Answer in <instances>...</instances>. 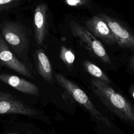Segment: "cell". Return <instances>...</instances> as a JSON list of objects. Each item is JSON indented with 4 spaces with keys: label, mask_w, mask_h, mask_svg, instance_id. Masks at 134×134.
Wrapping results in <instances>:
<instances>
[{
    "label": "cell",
    "mask_w": 134,
    "mask_h": 134,
    "mask_svg": "<svg viewBox=\"0 0 134 134\" xmlns=\"http://www.w3.org/2000/svg\"><path fill=\"white\" fill-rule=\"evenodd\" d=\"M110 28L118 45L121 48L133 49L134 37L132 34L119 22L105 14H99Z\"/></svg>",
    "instance_id": "7"
},
{
    "label": "cell",
    "mask_w": 134,
    "mask_h": 134,
    "mask_svg": "<svg viewBox=\"0 0 134 134\" xmlns=\"http://www.w3.org/2000/svg\"><path fill=\"white\" fill-rule=\"evenodd\" d=\"M0 83L8 85L23 93L35 96L39 95V89L34 83L8 72H0Z\"/></svg>",
    "instance_id": "9"
},
{
    "label": "cell",
    "mask_w": 134,
    "mask_h": 134,
    "mask_svg": "<svg viewBox=\"0 0 134 134\" xmlns=\"http://www.w3.org/2000/svg\"><path fill=\"white\" fill-rule=\"evenodd\" d=\"M92 88L99 100L122 121L134 123V109L131 104L109 84L96 78L91 80Z\"/></svg>",
    "instance_id": "1"
},
{
    "label": "cell",
    "mask_w": 134,
    "mask_h": 134,
    "mask_svg": "<svg viewBox=\"0 0 134 134\" xmlns=\"http://www.w3.org/2000/svg\"><path fill=\"white\" fill-rule=\"evenodd\" d=\"M63 1L67 5L73 7L81 6L88 3V0H63Z\"/></svg>",
    "instance_id": "14"
},
{
    "label": "cell",
    "mask_w": 134,
    "mask_h": 134,
    "mask_svg": "<svg viewBox=\"0 0 134 134\" xmlns=\"http://www.w3.org/2000/svg\"><path fill=\"white\" fill-rule=\"evenodd\" d=\"M0 34L15 55L30 67L28 58L30 34L27 27L18 21L2 19Z\"/></svg>",
    "instance_id": "2"
},
{
    "label": "cell",
    "mask_w": 134,
    "mask_h": 134,
    "mask_svg": "<svg viewBox=\"0 0 134 134\" xmlns=\"http://www.w3.org/2000/svg\"><path fill=\"white\" fill-rule=\"evenodd\" d=\"M70 27L73 36L92 56L105 64H111L110 58L101 42L85 27L73 20L70 22Z\"/></svg>",
    "instance_id": "4"
},
{
    "label": "cell",
    "mask_w": 134,
    "mask_h": 134,
    "mask_svg": "<svg viewBox=\"0 0 134 134\" xmlns=\"http://www.w3.org/2000/svg\"><path fill=\"white\" fill-rule=\"evenodd\" d=\"M35 55L38 73L47 82L53 84L52 69L47 54L43 50L39 49L36 51Z\"/></svg>",
    "instance_id": "11"
},
{
    "label": "cell",
    "mask_w": 134,
    "mask_h": 134,
    "mask_svg": "<svg viewBox=\"0 0 134 134\" xmlns=\"http://www.w3.org/2000/svg\"><path fill=\"white\" fill-rule=\"evenodd\" d=\"M60 58L62 62L69 68L73 66L75 60V56L73 51L64 46L60 47Z\"/></svg>",
    "instance_id": "13"
},
{
    "label": "cell",
    "mask_w": 134,
    "mask_h": 134,
    "mask_svg": "<svg viewBox=\"0 0 134 134\" xmlns=\"http://www.w3.org/2000/svg\"><path fill=\"white\" fill-rule=\"evenodd\" d=\"M82 64L84 69L95 78L102 81L110 84V81L107 75L97 65L88 60H85Z\"/></svg>",
    "instance_id": "12"
},
{
    "label": "cell",
    "mask_w": 134,
    "mask_h": 134,
    "mask_svg": "<svg viewBox=\"0 0 134 134\" xmlns=\"http://www.w3.org/2000/svg\"><path fill=\"white\" fill-rule=\"evenodd\" d=\"M85 28L96 38L107 44L116 43V40L106 22L98 15H95L84 22Z\"/></svg>",
    "instance_id": "8"
},
{
    "label": "cell",
    "mask_w": 134,
    "mask_h": 134,
    "mask_svg": "<svg viewBox=\"0 0 134 134\" xmlns=\"http://www.w3.org/2000/svg\"><path fill=\"white\" fill-rule=\"evenodd\" d=\"M8 114L35 116L37 112L0 85V115Z\"/></svg>",
    "instance_id": "6"
},
{
    "label": "cell",
    "mask_w": 134,
    "mask_h": 134,
    "mask_svg": "<svg viewBox=\"0 0 134 134\" xmlns=\"http://www.w3.org/2000/svg\"><path fill=\"white\" fill-rule=\"evenodd\" d=\"M17 0H0V11H3L6 9L10 4Z\"/></svg>",
    "instance_id": "15"
},
{
    "label": "cell",
    "mask_w": 134,
    "mask_h": 134,
    "mask_svg": "<svg viewBox=\"0 0 134 134\" xmlns=\"http://www.w3.org/2000/svg\"><path fill=\"white\" fill-rule=\"evenodd\" d=\"M56 81L80 105L83 106L93 117L102 122L109 127H111V124L110 120L103 115L94 106L88 95L79 86L63 75L55 73Z\"/></svg>",
    "instance_id": "3"
},
{
    "label": "cell",
    "mask_w": 134,
    "mask_h": 134,
    "mask_svg": "<svg viewBox=\"0 0 134 134\" xmlns=\"http://www.w3.org/2000/svg\"><path fill=\"white\" fill-rule=\"evenodd\" d=\"M47 5L41 3L37 6L34 12V28L36 43L43 46L48 31Z\"/></svg>",
    "instance_id": "10"
},
{
    "label": "cell",
    "mask_w": 134,
    "mask_h": 134,
    "mask_svg": "<svg viewBox=\"0 0 134 134\" xmlns=\"http://www.w3.org/2000/svg\"><path fill=\"white\" fill-rule=\"evenodd\" d=\"M11 70L26 77L33 78L31 67L20 61L12 51L0 34V72Z\"/></svg>",
    "instance_id": "5"
},
{
    "label": "cell",
    "mask_w": 134,
    "mask_h": 134,
    "mask_svg": "<svg viewBox=\"0 0 134 134\" xmlns=\"http://www.w3.org/2000/svg\"><path fill=\"white\" fill-rule=\"evenodd\" d=\"M129 94H131V97L132 98H134V90H133V85H132L131 87L130 88V92Z\"/></svg>",
    "instance_id": "16"
}]
</instances>
